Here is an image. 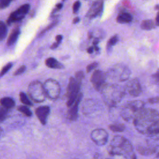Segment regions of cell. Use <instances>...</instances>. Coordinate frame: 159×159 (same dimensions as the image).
<instances>
[{"label":"cell","instance_id":"1","mask_svg":"<svg viewBox=\"0 0 159 159\" xmlns=\"http://www.w3.org/2000/svg\"><path fill=\"white\" fill-rule=\"evenodd\" d=\"M135 129L150 137L159 134V112L153 109H142L133 119Z\"/></svg>","mask_w":159,"mask_h":159},{"label":"cell","instance_id":"2","mask_svg":"<svg viewBox=\"0 0 159 159\" xmlns=\"http://www.w3.org/2000/svg\"><path fill=\"white\" fill-rule=\"evenodd\" d=\"M108 153L113 157H123L127 158V155L133 151V147L130 142L123 136H114L108 147Z\"/></svg>","mask_w":159,"mask_h":159},{"label":"cell","instance_id":"3","mask_svg":"<svg viewBox=\"0 0 159 159\" xmlns=\"http://www.w3.org/2000/svg\"><path fill=\"white\" fill-rule=\"evenodd\" d=\"M144 108V102L142 101H133L127 102L121 112L122 117L125 120L134 119L137 113Z\"/></svg>","mask_w":159,"mask_h":159},{"label":"cell","instance_id":"4","mask_svg":"<svg viewBox=\"0 0 159 159\" xmlns=\"http://www.w3.org/2000/svg\"><path fill=\"white\" fill-rule=\"evenodd\" d=\"M80 81H77L75 78L73 77H71L70 78L66 90V105L68 107H70L76 100L78 94L80 93Z\"/></svg>","mask_w":159,"mask_h":159},{"label":"cell","instance_id":"5","mask_svg":"<svg viewBox=\"0 0 159 159\" xmlns=\"http://www.w3.org/2000/svg\"><path fill=\"white\" fill-rule=\"evenodd\" d=\"M29 94L31 98L37 102L43 101L46 96L43 86L39 83H33L29 86Z\"/></svg>","mask_w":159,"mask_h":159},{"label":"cell","instance_id":"6","mask_svg":"<svg viewBox=\"0 0 159 159\" xmlns=\"http://www.w3.org/2000/svg\"><path fill=\"white\" fill-rule=\"evenodd\" d=\"M45 93L50 99H57L60 94V86L58 83L53 80H48L43 86Z\"/></svg>","mask_w":159,"mask_h":159},{"label":"cell","instance_id":"7","mask_svg":"<svg viewBox=\"0 0 159 159\" xmlns=\"http://www.w3.org/2000/svg\"><path fill=\"white\" fill-rule=\"evenodd\" d=\"M91 139L96 145H104L108 140V134L103 129H96L91 132Z\"/></svg>","mask_w":159,"mask_h":159},{"label":"cell","instance_id":"8","mask_svg":"<svg viewBox=\"0 0 159 159\" xmlns=\"http://www.w3.org/2000/svg\"><path fill=\"white\" fill-rule=\"evenodd\" d=\"M30 9V5L28 4H24L19 7L17 10L14 11L11 14L8 19H7V24H10L14 22L19 21L22 19L25 15L29 12Z\"/></svg>","mask_w":159,"mask_h":159},{"label":"cell","instance_id":"9","mask_svg":"<svg viewBox=\"0 0 159 159\" xmlns=\"http://www.w3.org/2000/svg\"><path fill=\"white\" fill-rule=\"evenodd\" d=\"M91 81L96 90L100 91L105 81V77L102 71L99 70H95L91 75Z\"/></svg>","mask_w":159,"mask_h":159},{"label":"cell","instance_id":"10","mask_svg":"<svg viewBox=\"0 0 159 159\" xmlns=\"http://www.w3.org/2000/svg\"><path fill=\"white\" fill-rule=\"evenodd\" d=\"M83 94L80 93L75 102L70 106L68 111V119L70 120H75L78 118V111L79 104L81 100Z\"/></svg>","mask_w":159,"mask_h":159},{"label":"cell","instance_id":"11","mask_svg":"<svg viewBox=\"0 0 159 159\" xmlns=\"http://www.w3.org/2000/svg\"><path fill=\"white\" fill-rule=\"evenodd\" d=\"M50 111V107L47 106H42L36 109L35 114L42 125L46 124Z\"/></svg>","mask_w":159,"mask_h":159},{"label":"cell","instance_id":"12","mask_svg":"<svg viewBox=\"0 0 159 159\" xmlns=\"http://www.w3.org/2000/svg\"><path fill=\"white\" fill-rule=\"evenodd\" d=\"M103 1L101 0H97L94 1L89 8L87 16L91 18H94L100 15L102 11Z\"/></svg>","mask_w":159,"mask_h":159},{"label":"cell","instance_id":"13","mask_svg":"<svg viewBox=\"0 0 159 159\" xmlns=\"http://www.w3.org/2000/svg\"><path fill=\"white\" fill-rule=\"evenodd\" d=\"M129 93L133 96H138L142 93V88L138 80L134 79L131 80L127 86Z\"/></svg>","mask_w":159,"mask_h":159},{"label":"cell","instance_id":"14","mask_svg":"<svg viewBox=\"0 0 159 159\" xmlns=\"http://www.w3.org/2000/svg\"><path fill=\"white\" fill-rule=\"evenodd\" d=\"M137 150L139 153L143 155H152L156 152L157 148L149 147V146H139L137 147Z\"/></svg>","mask_w":159,"mask_h":159},{"label":"cell","instance_id":"15","mask_svg":"<svg viewBox=\"0 0 159 159\" xmlns=\"http://www.w3.org/2000/svg\"><path fill=\"white\" fill-rule=\"evenodd\" d=\"M0 104L4 108L9 109L15 106V101L10 97H4L0 99Z\"/></svg>","mask_w":159,"mask_h":159},{"label":"cell","instance_id":"16","mask_svg":"<svg viewBox=\"0 0 159 159\" xmlns=\"http://www.w3.org/2000/svg\"><path fill=\"white\" fill-rule=\"evenodd\" d=\"M116 20L120 24L129 23L132 21V17L128 12H121L117 16Z\"/></svg>","mask_w":159,"mask_h":159},{"label":"cell","instance_id":"17","mask_svg":"<svg viewBox=\"0 0 159 159\" xmlns=\"http://www.w3.org/2000/svg\"><path fill=\"white\" fill-rule=\"evenodd\" d=\"M45 65L51 68H63V65L58 62L55 58L50 57L45 60Z\"/></svg>","mask_w":159,"mask_h":159},{"label":"cell","instance_id":"18","mask_svg":"<svg viewBox=\"0 0 159 159\" xmlns=\"http://www.w3.org/2000/svg\"><path fill=\"white\" fill-rule=\"evenodd\" d=\"M19 34H20V30H19V29L13 30L7 39V45L8 46H11V45H13L15 43V42L17 40Z\"/></svg>","mask_w":159,"mask_h":159},{"label":"cell","instance_id":"19","mask_svg":"<svg viewBox=\"0 0 159 159\" xmlns=\"http://www.w3.org/2000/svg\"><path fill=\"white\" fill-rule=\"evenodd\" d=\"M109 128L111 130L115 132H122L125 130V125L121 123H116L110 124L109 125Z\"/></svg>","mask_w":159,"mask_h":159},{"label":"cell","instance_id":"20","mask_svg":"<svg viewBox=\"0 0 159 159\" xmlns=\"http://www.w3.org/2000/svg\"><path fill=\"white\" fill-rule=\"evenodd\" d=\"M155 26V23L153 20L148 19L142 21L141 24V28L143 30H151L153 29Z\"/></svg>","mask_w":159,"mask_h":159},{"label":"cell","instance_id":"21","mask_svg":"<svg viewBox=\"0 0 159 159\" xmlns=\"http://www.w3.org/2000/svg\"><path fill=\"white\" fill-rule=\"evenodd\" d=\"M17 110L19 112H20L21 113H22L23 114H24L27 117H30L32 114V111L29 109V107H27L25 106H19L17 107Z\"/></svg>","mask_w":159,"mask_h":159},{"label":"cell","instance_id":"22","mask_svg":"<svg viewBox=\"0 0 159 159\" xmlns=\"http://www.w3.org/2000/svg\"><path fill=\"white\" fill-rule=\"evenodd\" d=\"M19 97H20V99L21 101V102L27 106H32V103L31 102V101L29 100V99L28 98V97L27 96V95L23 93V92H20L19 94Z\"/></svg>","mask_w":159,"mask_h":159},{"label":"cell","instance_id":"23","mask_svg":"<svg viewBox=\"0 0 159 159\" xmlns=\"http://www.w3.org/2000/svg\"><path fill=\"white\" fill-rule=\"evenodd\" d=\"M7 27L4 23H2L0 25V41H2L6 36Z\"/></svg>","mask_w":159,"mask_h":159},{"label":"cell","instance_id":"24","mask_svg":"<svg viewBox=\"0 0 159 159\" xmlns=\"http://www.w3.org/2000/svg\"><path fill=\"white\" fill-rule=\"evenodd\" d=\"M8 109L4 108L2 106H0V122L4 121L7 116Z\"/></svg>","mask_w":159,"mask_h":159},{"label":"cell","instance_id":"25","mask_svg":"<svg viewBox=\"0 0 159 159\" xmlns=\"http://www.w3.org/2000/svg\"><path fill=\"white\" fill-rule=\"evenodd\" d=\"M119 40V37L117 35H115L114 36H112L108 41L107 43V47L109 48H111L112 46L114 45Z\"/></svg>","mask_w":159,"mask_h":159},{"label":"cell","instance_id":"26","mask_svg":"<svg viewBox=\"0 0 159 159\" xmlns=\"http://www.w3.org/2000/svg\"><path fill=\"white\" fill-rule=\"evenodd\" d=\"M12 66V64L11 63H7L6 65H5V66L2 68V69L1 70V72H0V76H3L4 75H5V74L11 68Z\"/></svg>","mask_w":159,"mask_h":159},{"label":"cell","instance_id":"27","mask_svg":"<svg viewBox=\"0 0 159 159\" xmlns=\"http://www.w3.org/2000/svg\"><path fill=\"white\" fill-rule=\"evenodd\" d=\"M129 75H130V71L127 68L125 69V70L123 71L120 76V81H125L128 78Z\"/></svg>","mask_w":159,"mask_h":159},{"label":"cell","instance_id":"28","mask_svg":"<svg viewBox=\"0 0 159 159\" xmlns=\"http://www.w3.org/2000/svg\"><path fill=\"white\" fill-rule=\"evenodd\" d=\"M98 66V63L97 62H93L89 65H88L86 67V71L88 73H89L90 71H91L93 70H94V68H96L97 66Z\"/></svg>","mask_w":159,"mask_h":159},{"label":"cell","instance_id":"29","mask_svg":"<svg viewBox=\"0 0 159 159\" xmlns=\"http://www.w3.org/2000/svg\"><path fill=\"white\" fill-rule=\"evenodd\" d=\"M80 6H81V2L80 1H76L75 2V3L73 4V13H76L80 7Z\"/></svg>","mask_w":159,"mask_h":159},{"label":"cell","instance_id":"30","mask_svg":"<svg viewBox=\"0 0 159 159\" xmlns=\"http://www.w3.org/2000/svg\"><path fill=\"white\" fill-rule=\"evenodd\" d=\"M84 73L81 71H78L75 74V79L78 81H81V80L83 79L84 78Z\"/></svg>","mask_w":159,"mask_h":159},{"label":"cell","instance_id":"31","mask_svg":"<svg viewBox=\"0 0 159 159\" xmlns=\"http://www.w3.org/2000/svg\"><path fill=\"white\" fill-rule=\"evenodd\" d=\"M25 69H26V67H25V66H24V65H22V66H21L20 67H19L16 71H15V73H14V75H16V76H17V75H20V74H22V73H23L24 71H25Z\"/></svg>","mask_w":159,"mask_h":159},{"label":"cell","instance_id":"32","mask_svg":"<svg viewBox=\"0 0 159 159\" xmlns=\"http://www.w3.org/2000/svg\"><path fill=\"white\" fill-rule=\"evenodd\" d=\"M148 102L151 104H158L159 103V97H153L148 99Z\"/></svg>","mask_w":159,"mask_h":159},{"label":"cell","instance_id":"33","mask_svg":"<svg viewBox=\"0 0 159 159\" xmlns=\"http://www.w3.org/2000/svg\"><path fill=\"white\" fill-rule=\"evenodd\" d=\"M57 22H53V23H52L50 25H49L48 27H47V28H45L43 30H42V32H41V34H40V35H42V34H43L46 31H47V30H50V29H51L52 27H53L56 24H57Z\"/></svg>","mask_w":159,"mask_h":159},{"label":"cell","instance_id":"34","mask_svg":"<svg viewBox=\"0 0 159 159\" xmlns=\"http://www.w3.org/2000/svg\"><path fill=\"white\" fill-rule=\"evenodd\" d=\"M152 78L156 82L159 83V69L157 71V72L152 75Z\"/></svg>","mask_w":159,"mask_h":159},{"label":"cell","instance_id":"35","mask_svg":"<svg viewBox=\"0 0 159 159\" xmlns=\"http://www.w3.org/2000/svg\"><path fill=\"white\" fill-rule=\"evenodd\" d=\"M63 7V4L62 3H59V4H57V5H56V6H55V9L53 10V12H56V11H59L60 9H61V7Z\"/></svg>","mask_w":159,"mask_h":159},{"label":"cell","instance_id":"36","mask_svg":"<svg viewBox=\"0 0 159 159\" xmlns=\"http://www.w3.org/2000/svg\"><path fill=\"white\" fill-rule=\"evenodd\" d=\"M59 44H60V43H59V42H56L53 43L51 45L50 48H51V49H55V48H57V47H58V46L59 45Z\"/></svg>","mask_w":159,"mask_h":159},{"label":"cell","instance_id":"37","mask_svg":"<svg viewBox=\"0 0 159 159\" xmlns=\"http://www.w3.org/2000/svg\"><path fill=\"white\" fill-rule=\"evenodd\" d=\"M155 25L157 26H159V11L157 12V14L155 18Z\"/></svg>","mask_w":159,"mask_h":159},{"label":"cell","instance_id":"38","mask_svg":"<svg viewBox=\"0 0 159 159\" xmlns=\"http://www.w3.org/2000/svg\"><path fill=\"white\" fill-rule=\"evenodd\" d=\"M62 38H63V37H62V35H57V36H56V38H55L56 42L60 43L61 41V40H62Z\"/></svg>","mask_w":159,"mask_h":159},{"label":"cell","instance_id":"39","mask_svg":"<svg viewBox=\"0 0 159 159\" xmlns=\"http://www.w3.org/2000/svg\"><path fill=\"white\" fill-rule=\"evenodd\" d=\"M94 50V47H90L87 49V52L88 53H92Z\"/></svg>","mask_w":159,"mask_h":159},{"label":"cell","instance_id":"40","mask_svg":"<svg viewBox=\"0 0 159 159\" xmlns=\"http://www.w3.org/2000/svg\"><path fill=\"white\" fill-rule=\"evenodd\" d=\"M79 21H80V18L78 17H76L73 20V24H77L78 22H79Z\"/></svg>","mask_w":159,"mask_h":159},{"label":"cell","instance_id":"41","mask_svg":"<svg viewBox=\"0 0 159 159\" xmlns=\"http://www.w3.org/2000/svg\"><path fill=\"white\" fill-rule=\"evenodd\" d=\"M99 43V39H95L94 40H93V45L94 46H97V44Z\"/></svg>","mask_w":159,"mask_h":159},{"label":"cell","instance_id":"42","mask_svg":"<svg viewBox=\"0 0 159 159\" xmlns=\"http://www.w3.org/2000/svg\"><path fill=\"white\" fill-rule=\"evenodd\" d=\"M155 9H157V10L159 11V5H158V4H157V5L155 6Z\"/></svg>","mask_w":159,"mask_h":159},{"label":"cell","instance_id":"43","mask_svg":"<svg viewBox=\"0 0 159 159\" xmlns=\"http://www.w3.org/2000/svg\"><path fill=\"white\" fill-rule=\"evenodd\" d=\"M131 159H137L136 156H135V155H132V157H131Z\"/></svg>","mask_w":159,"mask_h":159},{"label":"cell","instance_id":"44","mask_svg":"<svg viewBox=\"0 0 159 159\" xmlns=\"http://www.w3.org/2000/svg\"><path fill=\"white\" fill-rule=\"evenodd\" d=\"M1 132H2V129H1V128L0 127V135H1Z\"/></svg>","mask_w":159,"mask_h":159},{"label":"cell","instance_id":"45","mask_svg":"<svg viewBox=\"0 0 159 159\" xmlns=\"http://www.w3.org/2000/svg\"><path fill=\"white\" fill-rule=\"evenodd\" d=\"M157 157L159 158V153L157 154Z\"/></svg>","mask_w":159,"mask_h":159},{"label":"cell","instance_id":"46","mask_svg":"<svg viewBox=\"0 0 159 159\" xmlns=\"http://www.w3.org/2000/svg\"><path fill=\"white\" fill-rule=\"evenodd\" d=\"M2 23H3V22H2V21H0V25H1Z\"/></svg>","mask_w":159,"mask_h":159},{"label":"cell","instance_id":"47","mask_svg":"<svg viewBox=\"0 0 159 159\" xmlns=\"http://www.w3.org/2000/svg\"><path fill=\"white\" fill-rule=\"evenodd\" d=\"M62 1H66V0H62Z\"/></svg>","mask_w":159,"mask_h":159}]
</instances>
